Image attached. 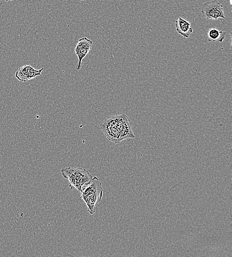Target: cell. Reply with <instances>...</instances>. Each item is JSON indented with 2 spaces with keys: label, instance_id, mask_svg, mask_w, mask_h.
<instances>
[{
  "label": "cell",
  "instance_id": "cell-1",
  "mask_svg": "<svg viewBox=\"0 0 232 257\" xmlns=\"http://www.w3.org/2000/svg\"><path fill=\"white\" fill-rule=\"evenodd\" d=\"M132 122L125 114L109 117L100 124V128L106 139L114 144L135 138Z\"/></svg>",
  "mask_w": 232,
  "mask_h": 257
},
{
  "label": "cell",
  "instance_id": "cell-2",
  "mask_svg": "<svg viewBox=\"0 0 232 257\" xmlns=\"http://www.w3.org/2000/svg\"><path fill=\"white\" fill-rule=\"evenodd\" d=\"M80 198L85 202L87 211L91 215L96 212L97 203L101 200L103 195L102 183L97 177H94L87 184L82 188Z\"/></svg>",
  "mask_w": 232,
  "mask_h": 257
},
{
  "label": "cell",
  "instance_id": "cell-3",
  "mask_svg": "<svg viewBox=\"0 0 232 257\" xmlns=\"http://www.w3.org/2000/svg\"><path fill=\"white\" fill-rule=\"evenodd\" d=\"M61 173L69 182L71 189L75 188L80 193L83 186L88 184L93 178L90 172L84 168L69 167L62 169Z\"/></svg>",
  "mask_w": 232,
  "mask_h": 257
},
{
  "label": "cell",
  "instance_id": "cell-4",
  "mask_svg": "<svg viewBox=\"0 0 232 257\" xmlns=\"http://www.w3.org/2000/svg\"><path fill=\"white\" fill-rule=\"evenodd\" d=\"M201 13L207 20H218L219 18L225 19L223 6L216 0L204 3L201 9Z\"/></svg>",
  "mask_w": 232,
  "mask_h": 257
},
{
  "label": "cell",
  "instance_id": "cell-5",
  "mask_svg": "<svg viewBox=\"0 0 232 257\" xmlns=\"http://www.w3.org/2000/svg\"><path fill=\"white\" fill-rule=\"evenodd\" d=\"M93 42L86 37L78 40V42L75 49L76 55L78 58V64L76 69L79 70L81 68L82 61L89 53L92 47Z\"/></svg>",
  "mask_w": 232,
  "mask_h": 257
},
{
  "label": "cell",
  "instance_id": "cell-6",
  "mask_svg": "<svg viewBox=\"0 0 232 257\" xmlns=\"http://www.w3.org/2000/svg\"><path fill=\"white\" fill-rule=\"evenodd\" d=\"M44 68L36 69L30 65H27L19 68L16 73L15 77L19 81L26 82L40 76Z\"/></svg>",
  "mask_w": 232,
  "mask_h": 257
},
{
  "label": "cell",
  "instance_id": "cell-7",
  "mask_svg": "<svg viewBox=\"0 0 232 257\" xmlns=\"http://www.w3.org/2000/svg\"><path fill=\"white\" fill-rule=\"evenodd\" d=\"M175 26L177 32L185 38H188L193 32L191 23L181 17L176 21Z\"/></svg>",
  "mask_w": 232,
  "mask_h": 257
},
{
  "label": "cell",
  "instance_id": "cell-8",
  "mask_svg": "<svg viewBox=\"0 0 232 257\" xmlns=\"http://www.w3.org/2000/svg\"><path fill=\"white\" fill-rule=\"evenodd\" d=\"M226 35L225 32L219 31L215 28L209 29L207 32V37L209 42L222 43L224 40Z\"/></svg>",
  "mask_w": 232,
  "mask_h": 257
},
{
  "label": "cell",
  "instance_id": "cell-9",
  "mask_svg": "<svg viewBox=\"0 0 232 257\" xmlns=\"http://www.w3.org/2000/svg\"><path fill=\"white\" fill-rule=\"evenodd\" d=\"M4 1H5V2H9V1H13V0H4Z\"/></svg>",
  "mask_w": 232,
  "mask_h": 257
},
{
  "label": "cell",
  "instance_id": "cell-10",
  "mask_svg": "<svg viewBox=\"0 0 232 257\" xmlns=\"http://www.w3.org/2000/svg\"><path fill=\"white\" fill-rule=\"evenodd\" d=\"M80 1H85L86 0H80Z\"/></svg>",
  "mask_w": 232,
  "mask_h": 257
},
{
  "label": "cell",
  "instance_id": "cell-11",
  "mask_svg": "<svg viewBox=\"0 0 232 257\" xmlns=\"http://www.w3.org/2000/svg\"><path fill=\"white\" fill-rule=\"evenodd\" d=\"M63 1H66V0H63Z\"/></svg>",
  "mask_w": 232,
  "mask_h": 257
}]
</instances>
